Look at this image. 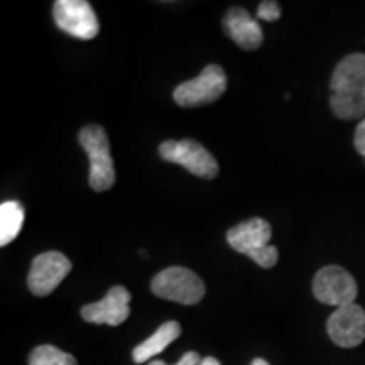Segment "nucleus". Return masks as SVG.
<instances>
[{"label": "nucleus", "mask_w": 365, "mask_h": 365, "mask_svg": "<svg viewBox=\"0 0 365 365\" xmlns=\"http://www.w3.org/2000/svg\"><path fill=\"white\" fill-rule=\"evenodd\" d=\"M331 110L341 120L365 115V54L341 59L331 76Z\"/></svg>", "instance_id": "f257e3e1"}, {"label": "nucleus", "mask_w": 365, "mask_h": 365, "mask_svg": "<svg viewBox=\"0 0 365 365\" xmlns=\"http://www.w3.org/2000/svg\"><path fill=\"white\" fill-rule=\"evenodd\" d=\"M272 228L262 218H250L227 232V242L239 254L247 255L264 269H271L277 264L279 252L274 245H269Z\"/></svg>", "instance_id": "f03ea898"}, {"label": "nucleus", "mask_w": 365, "mask_h": 365, "mask_svg": "<svg viewBox=\"0 0 365 365\" xmlns=\"http://www.w3.org/2000/svg\"><path fill=\"white\" fill-rule=\"evenodd\" d=\"M78 140L90 159L88 182L91 190H110L115 182V166H113L107 132L100 125H86L80 130Z\"/></svg>", "instance_id": "7ed1b4c3"}, {"label": "nucleus", "mask_w": 365, "mask_h": 365, "mask_svg": "<svg viewBox=\"0 0 365 365\" xmlns=\"http://www.w3.org/2000/svg\"><path fill=\"white\" fill-rule=\"evenodd\" d=\"M150 289L159 298L186 304V307L200 303L205 296V284L198 274L178 266L164 269L158 276H154Z\"/></svg>", "instance_id": "20e7f679"}, {"label": "nucleus", "mask_w": 365, "mask_h": 365, "mask_svg": "<svg viewBox=\"0 0 365 365\" xmlns=\"http://www.w3.org/2000/svg\"><path fill=\"white\" fill-rule=\"evenodd\" d=\"M227 90V76L222 66L208 65L198 76L181 83L173 98L181 107H202L217 102Z\"/></svg>", "instance_id": "39448f33"}, {"label": "nucleus", "mask_w": 365, "mask_h": 365, "mask_svg": "<svg viewBox=\"0 0 365 365\" xmlns=\"http://www.w3.org/2000/svg\"><path fill=\"white\" fill-rule=\"evenodd\" d=\"M159 154L164 161H170L188 170L191 175L213 180L218 175L215 158L196 140H166L159 145Z\"/></svg>", "instance_id": "423d86ee"}, {"label": "nucleus", "mask_w": 365, "mask_h": 365, "mask_svg": "<svg viewBox=\"0 0 365 365\" xmlns=\"http://www.w3.org/2000/svg\"><path fill=\"white\" fill-rule=\"evenodd\" d=\"M313 294L319 303L341 308L355 303L359 287L352 274L346 272L344 267L327 266L319 269L314 276Z\"/></svg>", "instance_id": "0eeeda50"}, {"label": "nucleus", "mask_w": 365, "mask_h": 365, "mask_svg": "<svg viewBox=\"0 0 365 365\" xmlns=\"http://www.w3.org/2000/svg\"><path fill=\"white\" fill-rule=\"evenodd\" d=\"M53 17L59 29L73 38L88 41L100 31L97 14L86 0H58L53 6Z\"/></svg>", "instance_id": "6e6552de"}, {"label": "nucleus", "mask_w": 365, "mask_h": 365, "mask_svg": "<svg viewBox=\"0 0 365 365\" xmlns=\"http://www.w3.org/2000/svg\"><path fill=\"white\" fill-rule=\"evenodd\" d=\"M70 271V259L56 250H49L34 257L27 276V286L36 296H48L61 284Z\"/></svg>", "instance_id": "1a4fd4ad"}, {"label": "nucleus", "mask_w": 365, "mask_h": 365, "mask_svg": "<svg viewBox=\"0 0 365 365\" xmlns=\"http://www.w3.org/2000/svg\"><path fill=\"white\" fill-rule=\"evenodd\" d=\"M328 335L341 349H354L365 340V312L359 304L336 308L327 323Z\"/></svg>", "instance_id": "9d476101"}, {"label": "nucleus", "mask_w": 365, "mask_h": 365, "mask_svg": "<svg viewBox=\"0 0 365 365\" xmlns=\"http://www.w3.org/2000/svg\"><path fill=\"white\" fill-rule=\"evenodd\" d=\"M130 314V293L124 286L110 287L107 296L97 303L81 308V318L97 325H122Z\"/></svg>", "instance_id": "9b49d317"}, {"label": "nucleus", "mask_w": 365, "mask_h": 365, "mask_svg": "<svg viewBox=\"0 0 365 365\" xmlns=\"http://www.w3.org/2000/svg\"><path fill=\"white\" fill-rule=\"evenodd\" d=\"M223 29L228 38L235 41L242 49H257L264 41V33L259 22L242 7H232L223 17Z\"/></svg>", "instance_id": "f8f14e48"}, {"label": "nucleus", "mask_w": 365, "mask_h": 365, "mask_svg": "<svg viewBox=\"0 0 365 365\" xmlns=\"http://www.w3.org/2000/svg\"><path fill=\"white\" fill-rule=\"evenodd\" d=\"M181 335V325L178 322H166L158 328L153 336L137 345L132 352V359L135 364H143L145 360L156 357L168 345L173 344Z\"/></svg>", "instance_id": "ddd939ff"}, {"label": "nucleus", "mask_w": 365, "mask_h": 365, "mask_svg": "<svg viewBox=\"0 0 365 365\" xmlns=\"http://www.w3.org/2000/svg\"><path fill=\"white\" fill-rule=\"evenodd\" d=\"M22 223H24V207L19 202L11 200L0 205V245L2 247H6L19 235Z\"/></svg>", "instance_id": "4468645a"}, {"label": "nucleus", "mask_w": 365, "mask_h": 365, "mask_svg": "<svg viewBox=\"0 0 365 365\" xmlns=\"http://www.w3.org/2000/svg\"><path fill=\"white\" fill-rule=\"evenodd\" d=\"M29 365H78L73 355L53 345H39L29 355Z\"/></svg>", "instance_id": "2eb2a0df"}, {"label": "nucleus", "mask_w": 365, "mask_h": 365, "mask_svg": "<svg viewBox=\"0 0 365 365\" xmlns=\"http://www.w3.org/2000/svg\"><path fill=\"white\" fill-rule=\"evenodd\" d=\"M257 17L262 21L274 22L281 17V7L277 2H271V0H266V2L259 4L257 9Z\"/></svg>", "instance_id": "dca6fc26"}, {"label": "nucleus", "mask_w": 365, "mask_h": 365, "mask_svg": "<svg viewBox=\"0 0 365 365\" xmlns=\"http://www.w3.org/2000/svg\"><path fill=\"white\" fill-rule=\"evenodd\" d=\"M200 362H202V359H200L198 352H186L176 365H198ZM149 365H168V364H164L163 360H153Z\"/></svg>", "instance_id": "f3484780"}, {"label": "nucleus", "mask_w": 365, "mask_h": 365, "mask_svg": "<svg viewBox=\"0 0 365 365\" xmlns=\"http://www.w3.org/2000/svg\"><path fill=\"white\" fill-rule=\"evenodd\" d=\"M355 149L359 150V154H362L365 158V118L360 120V124L355 130Z\"/></svg>", "instance_id": "a211bd4d"}, {"label": "nucleus", "mask_w": 365, "mask_h": 365, "mask_svg": "<svg viewBox=\"0 0 365 365\" xmlns=\"http://www.w3.org/2000/svg\"><path fill=\"white\" fill-rule=\"evenodd\" d=\"M198 365H220V362L215 357H205Z\"/></svg>", "instance_id": "6ab92c4d"}, {"label": "nucleus", "mask_w": 365, "mask_h": 365, "mask_svg": "<svg viewBox=\"0 0 365 365\" xmlns=\"http://www.w3.org/2000/svg\"><path fill=\"white\" fill-rule=\"evenodd\" d=\"M250 365H269L267 362H266V360H264V359H255L254 360V362L252 364H250Z\"/></svg>", "instance_id": "aec40b11"}]
</instances>
